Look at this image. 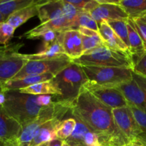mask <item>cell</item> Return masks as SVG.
<instances>
[{
  "label": "cell",
  "instance_id": "1",
  "mask_svg": "<svg viewBox=\"0 0 146 146\" xmlns=\"http://www.w3.org/2000/svg\"><path fill=\"white\" fill-rule=\"evenodd\" d=\"M70 111L74 119L81 121L95 133L101 146H126L130 142L116 125L111 108L83 86L71 101Z\"/></svg>",
  "mask_w": 146,
  "mask_h": 146
},
{
  "label": "cell",
  "instance_id": "2",
  "mask_svg": "<svg viewBox=\"0 0 146 146\" xmlns=\"http://www.w3.org/2000/svg\"><path fill=\"white\" fill-rule=\"evenodd\" d=\"M72 63L80 66H94L103 67L129 68L133 71L134 62L131 54L112 49L106 46L86 51Z\"/></svg>",
  "mask_w": 146,
  "mask_h": 146
},
{
  "label": "cell",
  "instance_id": "3",
  "mask_svg": "<svg viewBox=\"0 0 146 146\" xmlns=\"http://www.w3.org/2000/svg\"><path fill=\"white\" fill-rule=\"evenodd\" d=\"M71 101L61 98L52 104L42 107L37 118L31 122L22 126L20 135L16 142V146H29L39 128L50 120L62 118L71 109Z\"/></svg>",
  "mask_w": 146,
  "mask_h": 146
},
{
  "label": "cell",
  "instance_id": "4",
  "mask_svg": "<svg viewBox=\"0 0 146 146\" xmlns=\"http://www.w3.org/2000/svg\"><path fill=\"white\" fill-rule=\"evenodd\" d=\"M5 96L3 108L21 126L34 121L42 108L37 104V96L22 94L19 91H8L5 92Z\"/></svg>",
  "mask_w": 146,
  "mask_h": 146
},
{
  "label": "cell",
  "instance_id": "5",
  "mask_svg": "<svg viewBox=\"0 0 146 146\" xmlns=\"http://www.w3.org/2000/svg\"><path fill=\"white\" fill-rule=\"evenodd\" d=\"M51 81L61 92L62 99L72 101L77 96L88 79L80 65L71 63Z\"/></svg>",
  "mask_w": 146,
  "mask_h": 146
},
{
  "label": "cell",
  "instance_id": "6",
  "mask_svg": "<svg viewBox=\"0 0 146 146\" xmlns=\"http://www.w3.org/2000/svg\"><path fill=\"white\" fill-rule=\"evenodd\" d=\"M80 66L89 82L96 85L115 87L133 80V70L129 68L94 66Z\"/></svg>",
  "mask_w": 146,
  "mask_h": 146
},
{
  "label": "cell",
  "instance_id": "7",
  "mask_svg": "<svg viewBox=\"0 0 146 146\" xmlns=\"http://www.w3.org/2000/svg\"><path fill=\"white\" fill-rule=\"evenodd\" d=\"M21 46V44L0 46V85L14 78L28 61L18 52Z\"/></svg>",
  "mask_w": 146,
  "mask_h": 146
},
{
  "label": "cell",
  "instance_id": "8",
  "mask_svg": "<svg viewBox=\"0 0 146 146\" xmlns=\"http://www.w3.org/2000/svg\"><path fill=\"white\" fill-rule=\"evenodd\" d=\"M80 11L66 0L44 1L40 5L37 16L41 24L54 20L67 19L73 23L75 28V20Z\"/></svg>",
  "mask_w": 146,
  "mask_h": 146
},
{
  "label": "cell",
  "instance_id": "9",
  "mask_svg": "<svg viewBox=\"0 0 146 146\" xmlns=\"http://www.w3.org/2000/svg\"><path fill=\"white\" fill-rule=\"evenodd\" d=\"M72 63L68 57L50 60L28 61L21 71L11 79H20L29 76H39L51 74L54 76Z\"/></svg>",
  "mask_w": 146,
  "mask_h": 146
},
{
  "label": "cell",
  "instance_id": "10",
  "mask_svg": "<svg viewBox=\"0 0 146 146\" xmlns=\"http://www.w3.org/2000/svg\"><path fill=\"white\" fill-rule=\"evenodd\" d=\"M83 87L98 101L111 109L127 106V101L122 93L115 87L96 85L88 81Z\"/></svg>",
  "mask_w": 146,
  "mask_h": 146
},
{
  "label": "cell",
  "instance_id": "11",
  "mask_svg": "<svg viewBox=\"0 0 146 146\" xmlns=\"http://www.w3.org/2000/svg\"><path fill=\"white\" fill-rule=\"evenodd\" d=\"M112 113L117 127L130 141L143 133L127 106L112 109Z\"/></svg>",
  "mask_w": 146,
  "mask_h": 146
},
{
  "label": "cell",
  "instance_id": "12",
  "mask_svg": "<svg viewBox=\"0 0 146 146\" xmlns=\"http://www.w3.org/2000/svg\"><path fill=\"white\" fill-rule=\"evenodd\" d=\"M99 5L90 13L93 19L99 24L102 20L105 21H127L129 16L119 5V1L97 0Z\"/></svg>",
  "mask_w": 146,
  "mask_h": 146
},
{
  "label": "cell",
  "instance_id": "13",
  "mask_svg": "<svg viewBox=\"0 0 146 146\" xmlns=\"http://www.w3.org/2000/svg\"><path fill=\"white\" fill-rule=\"evenodd\" d=\"M21 128V124L10 116L2 106H0V141L5 143H12L16 145Z\"/></svg>",
  "mask_w": 146,
  "mask_h": 146
},
{
  "label": "cell",
  "instance_id": "14",
  "mask_svg": "<svg viewBox=\"0 0 146 146\" xmlns=\"http://www.w3.org/2000/svg\"><path fill=\"white\" fill-rule=\"evenodd\" d=\"M76 120V126L72 135L65 141L70 146H101L98 137L87 125L80 120Z\"/></svg>",
  "mask_w": 146,
  "mask_h": 146
},
{
  "label": "cell",
  "instance_id": "15",
  "mask_svg": "<svg viewBox=\"0 0 146 146\" xmlns=\"http://www.w3.org/2000/svg\"><path fill=\"white\" fill-rule=\"evenodd\" d=\"M125 97L127 102L130 103L139 109L146 113V92L133 80L115 86Z\"/></svg>",
  "mask_w": 146,
  "mask_h": 146
},
{
  "label": "cell",
  "instance_id": "16",
  "mask_svg": "<svg viewBox=\"0 0 146 146\" xmlns=\"http://www.w3.org/2000/svg\"><path fill=\"white\" fill-rule=\"evenodd\" d=\"M62 47L65 55L72 61L82 56L84 51L81 35L77 29H71L64 31Z\"/></svg>",
  "mask_w": 146,
  "mask_h": 146
},
{
  "label": "cell",
  "instance_id": "17",
  "mask_svg": "<svg viewBox=\"0 0 146 146\" xmlns=\"http://www.w3.org/2000/svg\"><path fill=\"white\" fill-rule=\"evenodd\" d=\"M99 34L104 42V46L112 49L130 54L128 47L120 39V37L116 34L105 20H102L99 24Z\"/></svg>",
  "mask_w": 146,
  "mask_h": 146
},
{
  "label": "cell",
  "instance_id": "18",
  "mask_svg": "<svg viewBox=\"0 0 146 146\" xmlns=\"http://www.w3.org/2000/svg\"><path fill=\"white\" fill-rule=\"evenodd\" d=\"M54 76L51 74L39 76H29L20 79H11L0 85L1 89L6 92L8 91H19L22 88L31 86L38 83L51 81Z\"/></svg>",
  "mask_w": 146,
  "mask_h": 146
},
{
  "label": "cell",
  "instance_id": "19",
  "mask_svg": "<svg viewBox=\"0 0 146 146\" xmlns=\"http://www.w3.org/2000/svg\"><path fill=\"white\" fill-rule=\"evenodd\" d=\"M64 33V31H63ZM63 33L58 39L50 44L41 51L33 54H24V57L28 61H39V60H50L55 58H66L62 47Z\"/></svg>",
  "mask_w": 146,
  "mask_h": 146
},
{
  "label": "cell",
  "instance_id": "20",
  "mask_svg": "<svg viewBox=\"0 0 146 146\" xmlns=\"http://www.w3.org/2000/svg\"><path fill=\"white\" fill-rule=\"evenodd\" d=\"M43 1H44L42 0H37L34 4L21 9L11 14L5 21L16 29L24 24L27 20L38 15L39 7Z\"/></svg>",
  "mask_w": 146,
  "mask_h": 146
},
{
  "label": "cell",
  "instance_id": "21",
  "mask_svg": "<svg viewBox=\"0 0 146 146\" xmlns=\"http://www.w3.org/2000/svg\"><path fill=\"white\" fill-rule=\"evenodd\" d=\"M62 120L58 118L50 120L43 124L30 143L29 146H36L43 143L50 142L57 138L56 128Z\"/></svg>",
  "mask_w": 146,
  "mask_h": 146
},
{
  "label": "cell",
  "instance_id": "22",
  "mask_svg": "<svg viewBox=\"0 0 146 146\" xmlns=\"http://www.w3.org/2000/svg\"><path fill=\"white\" fill-rule=\"evenodd\" d=\"M127 27L128 31L129 51L133 57V60H134L143 55L146 51H145L141 38L130 18L127 21Z\"/></svg>",
  "mask_w": 146,
  "mask_h": 146
},
{
  "label": "cell",
  "instance_id": "23",
  "mask_svg": "<svg viewBox=\"0 0 146 146\" xmlns=\"http://www.w3.org/2000/svg\"><path fill=\"white\" fill-rule=\"evenodd\" d=\"M77 29L78 30L81 35L84 53L93 48L104 46V42L97 31L84 28V27H79Z\"/></svg>",
  "mask_w": 146,
  "mask_h": 146
},
{
  "label": "cell",
  "instance_id": "24",
  "mask_svg": "<svg viewBox=\"0 0 146 146\" xmlns=\"http://www.w3.org/2000/svg\"><path fill=\"white\" fill-rule=\"evenodd\" d=\"M20 93L31 95H58L61 96V92L57 88L55 85L52 82V81H44V82L38 83L31 86L19 90Z\"/></svg>",
  "mask_w": 146,
  "mask_h": 146
},
{
  "label": "cell",
  "instance_id": "25",
  "mask_svg": "<svg viewBox=\"0 0 146 146\" xmlns=\"http://www.w3.org/2000/svg\"><path fill=\"white\" fill-rule=\"evenodd\" d=\"M37 0H0V13L4 21L15 11L34 4Z\"/></svg>",
  "mask_w": 146,
  "mask_h": 146
},
{
  "label": "cell",
  "instance_id": "26",
  "mask_svg": "<svg viewBox=\"0 0 146 146\" xmlns=\"http://www.w3.org/2000/svg\"><path fill=\"white\" fill-rule=\"evenodd\" d=\"M119 5L130 18L146 13V0H119Z\"/></svg>",
  "mask_w": 146,
  "mask_h": 146
},
{
  "label": "cell",
  "instance_id": "27",
  "mask_svg": "<svg viewBox=\"0 0 146 146\" xmlns=\"http://www.w3.org/2000/svg\"><path fill=\"white\" fill-rule=\"evenodd\" d=\"M76 126V120L74 118H67L60 121V123L56 128V135L57 138L65 141L69 138Z\"/></svg>",
  "mask_w": 146,
  "mask_h": 146
},
{
  "label": "cell",
  "instance_id": "28",
  "mask_svg": "<svg viewBox=\"0 0 146 146\" xmlns=\"http://www.w3.org/2000/svg\"><path fill=\"white\" fill-rule=\"evenodd\" d=\"M84 27L99 32V25L92 19L90 14L86 11H80L75 20V28Z\"/></svg>",
  "mask_w": 146,
  "mask_h": 146
},
{
  "label": "cell",
  "instance_id": "29",
  "mask_svg": "<svg viewBox=\"0 0 146 146\" xmlns=\"http://www.w3.org/2000/svg\"><path fill=\"white\" fill-rule=\"evenodd\" d=\"M108 23L113 31L116 33L120 39L124 42V44L128 47V31H127V21H120V20H115V21H106Z\"/></svg>",
  "mask_w": 146,
  "mask_h": 146
},
{
  "label": "cell",
  "instance_id": "30",
  "mask_svg": "<svg viewBox=\"0 0 146 146\" xmlns=\"http://www.w3.org/2000/svg\"><path fill=\"white\" fill-rule=\"evenodd\" d=\"M130 19L133 21L135 28L136 29L141 38L145 51H146V13H144L137 17Z\"/></svg>",
  "mask_w": 146,
  "mask_h": 146
},
{
  "label": "cell",
  "instance_id": "31",
  "mask_svg": "<svg viewBox=\"0 0 146 146\" xmlns=\"http://www.w3.org/2000/svg\"><path fill=\"white\" fill-rule=\"evenodd\" d=\"M127 106L133 114L134 119L141 129L143 133H146V113L139 109L134 105L127 102Z\"/></svg>",
  "mask_w": 146,
  "mask_h": 146
},
{
  "label": "cell",
  "instance_id": "32",
  "mask_svg": "<svg viewBox=\"0 0 146 146\" xmlns=\"http://www.w3.org/2000/svg\"><path fill=\"white\" fill-rule=\"evenodd\" d=\"M15 29L6 21L0 22V44L5 45L14 35Z\"/></svg>",
  "mask_w": 146,
  "mask_h": 146
},
{
  "label": "cell",
  "instance_id": "33",
  "mask_svg": "<svg viewBox=\"0 0 146 146\" xmlns=\"http://www.w3.org/2000/svg\"><path fill=\"white\" fill-rule=\"evenodd\" d=\"M133 62H134L133 72L146 78V52L138 58L133 60Z\"/></svg>",
  "mask_w": 146,
  "mask_h": 146
},
{
  "label": "cell",
  "instance_id": "34",
  "mask_svg": "<svg viewBox=\"0 0 146 146\" xmlns=\"http://www.w3.org/2000/svg\"><path fill=\"white\" fill-rule=\"evenodd\" d=\"M63 31H47L45 34L42 35L40 38H42L43 47H44V48H47L48 46H50V44H52L53 42H54L56 40L58 39L60 37V36L62 34Z\"/></svg>",
  "mask_w": 146,
  "mask_h": 146
},
{
  "label": "cell",
  "instance_id": "35",
  "mask_svg": "<svg viewBox=\"0 0 146 146\" xmlns=\"http://www.w3.org/2000/svg\"><path fill=\"white\" fill-rule=\"evenodd\" d=\"M133 80L137 83V85H138L142 89H143L146 92V78L145 77L138 75V74H135V73H134L133 71Z\"/></svg>",
  "mask_w": 146,
  "mask_h": 146
},
{
  "label": "cell",
  "instance_id": "36",
  "mask_svg": "<svg viewBox=\"0 0 146 146\" xmlns=\"http://www.w3.org/2000/svg\"><path fill=\"white\" fill-rule=\"evenodd\" d=\"M69 4H70L71 5H72L74 8H76L77 9L80 10V11H83L84 7L86 6L87 3L88 2V1H84V0H78V1H75V0H66Z\"/></svg>",
  "mask_w": 146,
  "mask_h": 146
},
{
  "label": "cell",
  "instance_id": "37",
  "mask_svg": "<svg viewBox=\"0 0 146 146\" xmlns=\"http://www.w3.org/2000/svg\"><path fill=\"white\" fill-rule=\"evenodd\" d=\"M126 146H146V145H145V144L143 143V141H142L141 140L137 137V138H135V139L130 141L129 143Z\"/></svg>",
  "mask_w": 146,
  "mask_h": 146
},
{
  "label": "cell",
  "instance_id": "38",
  "mask_svg": "<svg viewBox=\"0 0 146 146\" xmlns=\"http://www.w3.org/2000/svg\"><path fill=\"white\" fill-rule=\"evenodd\" d=\"M63 141H62V140L59 139V138H56V139L50 141L49 143L48 146H62V145Z\"/></svg>",
  "mask_w": 146,
  "mask_h": 146
},
{
  "label": "cell",
  "instance_id": "39",
  "mask_svg": "<svg viewBox=\"0 0 146 146\" xmlns=\"http://www.w3.org/2000/svg\"><path fill=\"white\" fill-rule=\"evenodd\" d=\"M6 101V96H5V92L3 91L0 87V106H2L4 105V102Z\"/></svg>",
  "mask_w": 146,
  "mask_h": 146
},
{
  "label": "cell",
  "instance_id": "40",
  "mask_svg": "<svg viewBox=\"0 0 146 146\" xmlns=\"http://www.w3.org/2000/svg\"><path fill=\"white\" fill-rule=\"evenodd\" d=\"M138 138L143 142V143L146 145V133H141L138 136Z\"/></svg>",
  "mask_w": 146,
  "mask_h": 146
},
{
  "label": "cell",
  "instance_id": "41",
  "mask_svg": "<svg viewBox=\"0 0 146 146\" xmlns=\"http://www.w3.org/2000/svg\"><path fill=\"white\" fill-rule=\"evenodd\" d=\"M49 143L50 142H47V143H43L40 144L38 145H36V146H48L49 145Z\"/></svg>",
  "mask_w": 146,
  "mask_h": 146
},
{
  "label": "cell",
  "instance_id": "42",
  "mask_svg": "<svg viewBox=\"0 0 146 146\" xmlns=\"http://www.w3.org/2000/svg\"><path fill=\"white\" fill-rule=\"evenodd\" d=\"M5 146H16V145L12 143H5Z\"/></svg>",
  "mask_w": 146,
  "mask_h": 146
},
{
  "label": "cell",
  "instance_id": "43",
  "mask_svg": "<svg viewBox=\"0 0 146 146\" xmlns=\"http://www.w3.org/2000/svg\"><path fill=\"white\" fill-rule=\"evenodd\" d=\"M62 146H70V145H69L68 143H67V142H66V141H63V143H62Z\"/></svg>",
  "mask_w": 146,
  "mask_h": 146
},
{
  "label": "cell",
  "instance_id": "44",
  "mask_svg": "<svg viewBox=\"0 0 146 146\" xmlns=\"http://www.w3.org/2000/svg\"><path fill=\"white\" fill-rule=\"evenodd\" d=\"M2 21H4V18H3L2 15H1V13H0V22H2Z\"/></svg>",
  "mask_w": 146,
  "mask_h": 146
},
{
  "label": "cell",
  "instance_id": "45",
  "mask_svg": "<svg viewBox=\"0 0 146 146\" xmlns=\"http://www.w3.org/2000/svg\"><path fill=\"white\" fill-rule=\"evenodd\" d=\"M0 146H5V143L2 142V141H0Z\"/></svg>",
  "mask_w": 146,
  "mask_h": 146
},
{
  "label": "cell",
  "instance_id": "46",
  "mask_svg": "<svg viewBox=\"0 0 146 146\" xmlns=\"http://www.w3.org/2000/svg\"><path fill=\"white\" fill-rule=\"evenodd\" d=\"M74 146H84V145H74Z\"/></svg>",
  "mask_w": 146,
  "mask_h": 146
}]
</instances>
